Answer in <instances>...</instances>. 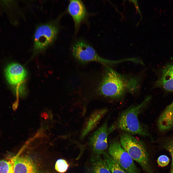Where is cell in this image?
Wrapping results in <instances>:
<instances>
[{
    "label": "cell",
    "mask_w": 173,
    "mask_h": 173,
    "mask_svg": "<svg viewBox=\"0 0 173 173\" xmlns=\"http://www.w3.org/2000/svg\"><path fill=\"white\" fill-rule=\"evenodd\" d=\"M139 84L137 77L121 74L107 67L99 85L98 92L105 97L119 98L126 92L134 93L138 89Z\"/></svg>",
    "instance_id": "1"
},
{
    "label": "cell",
    "mask_w": 173,
    "mask_h": 173,
    "mask_svg": "<svg viewBox=\"0 0 173 173\" xmlns=\"http://www.w3.org/2000/svg\"><path fill=\"white\" fill-rule=\"evenodd\" d=\"M151 99L150 96H148L140 104L125 110L116 123L108 128L109 131L111 132L115 128H118L130 134L150 137L147 127L140 121L138 116L147 106Z\"/></svg>",
    "instance_id": "2"
},
{
    "label": "cell",
    "mask_w": 173,
    "mask_h": 173,
    "mask_svg": "<svg viewBox=\"0 0 173 173\" xmlns=\"http://www.w3.org/2000/svg\"><path fill=\"white\" fill-rule=\"evenodd\" d=\"M119 141L122 147L134 160L139 164L146 173H155L151 165L146 146L144 142L124 132L120 135Z\"/></svg>",
    "instance_id": "3"
},
{
    "label": "cell",
    "mask_w": 173,
    "mask_h": 173,
    "mask_svg": "<svg viewBox=\"0 0 173 173\" xmlns=\"http://www.w3.org/2000/svg\"><path fill=\"white\" fill-rule=\"evenodd\" d=\"M58 18L39 25L36 29L33 39L35 52L43 50L51 45L59 31Z\"/></svg>",
    "instance_id": "4"
},
{
    "label": "cell",
    "mask_w": 173,
    "mask_h": 173,
    "mask_svg": "<svg viewBox=\"0 0 173 173\" xmlns=\"http://www.w3.org/2000/svg\"><path fill=\"white\" fill-rule=\"evenodd\" d=\"M108 154L128 173H140L134 160L122 147L117 138L110 141Z\"/></svg>",
    "instance_id": "5"
},
{
    "label": "cell",
    "mask_w": 173,
    "mask_h": 173,
    "mask_svg": "<svg viewBox=\"0 0 173 173\" xmlns=\"http://www.w3.org/2000/svg\"><path fill=\"white\" fill-rule=\"evenodd\" d=\"M72 52L74 57L83 63L95 61L107 65L118 62V61L110 60L100 57L92 47L82 40H78L74 43L72 47Z\"/></svg>",
    "instance_id": "6"
},
{
    "label": "cell",
    "mask_w": 173,
    "mask_h": 173,
    "mask_svg": "<svg viewBox=\"0 0 173 173\" xmlns=\"http://www.w3.org/2000/svg\"><path fill=\"white\" fill-rule=\"evenodd\" d=\"M107 123L105 122L90 136L89 144L96 155H100L105 152L108 147Z\"/></svg>",
    "instance_id": "7"
},
{
    "label": "cell",
    "mask_w": 173,
    "mask_h": 173,
    "mask_svg": "<svg viewBox=\"0 0 173 173\" xmlns=\"http://www.w3.org/2000/svg\"><path fill=\"white\" fill-rule=\"evenodd\" d=\"M11 160L13 164L14 173H39L36 164L29 156L18 155Z\"/></svg>",
    "instance_id": "8"
},
{
    "label": "cell",
    "mask_w": 173,
    "mask_h": 173,
    "mask_svg": "<svg viewBox=\"0 0 173 173\" xmlns=\"http://www.w3.org/2000/svg\"><path fill=\"white\" fill-rule=\"evenodd\" d=\"M6 78L11 85H16L23 81L27 76L25 69L20 64L13 63L8 65L5 70Z\"/></svg>",
    "instance_id": "9"
},
{
    "label": "cell",
    "mask_w": 173,
    "mask_h": 173,
    "mask_svg": "<svg viewBox=\"0 0 173 173\" xmlns=\"http://www.w3.org/2000/svg\"><path fill=\"white\" fill-rule=\"evenodd\" d=\"M68 11L73 19L75 31H77L81 23L86 15L85 6L80 0H70Z\"/></svg>",
    "instance_id": "10"
},
{
    "label": "cell",
    "mask_w": 173,
    "mask_h": 173,
    "mask_svg": "<svg viewBox=\"0 0 173 173\" xmlns=\"http://www.w3.org/2000/svg\"><path fill=\"white\" fill-rule=\"evenodd\" d=\"M155 85L166 91L173 92V63L167 64L163 68Z\"/></svg>",
    "instance_id": "11"
},
{
    "label": "cell",
    "mask_w": 173,
    "mask_h": 173,
    "mask_svg": "<svg viewBox=\"0 0 173 173\" xmlns=\"http://www.w3.org/2000/svg\"><path fill=\"white\" fill-rule=\"evenodd\" d=\"M159 131L165 132L173 128V99L160 115L157 121Z\"/></svg>",
    "instance_id": "12"
},
{
    "label": "cell",
    "mask_w": 173,
    "mask_h": 173,
    "mask_svg": "<svg viewBox=\"0 0 173 173\" xmlns=\"http://www.w3.org/2000/svg\"><path fill=\"white\" fill-rule=\"evenodd\" d=\"M107 111L106 108L101 109L95 110L91 114L82 131L81 139L83 138L96 126Z\"/></svg>",
    "instance_id": "13"
},
{
    "label": "cell",
    "mask_w": 173,
    "mask_h": 173,
    "mask_svg": "<svg viewBox=\"0 0 173 173\" xmlns=\"http://www.w3.org/2000/svg\"><path fill=\"white\" fill-rule=\"evenodd\" d=\"M92 173H112L106 162L100 155H96L92 159Z\"/></svg>",
    "instance_id": "14"
},
{
    "label": "cell",
    "mask_w": 173,
    "mask_h": 173,
    "mask_svg": "<svg viewBox=\"0 0 173 173\" xmlns=\"http://www.w3.org/2000/svg\"><path fill=\"white\" fill-rule=\"evenodd\" d=\"M104 160L106 162L112 173H128L122 168L106 152L102 154Z\"/></svg>",
    "instance_id": "15"
},
{
    "label": "cell",
    "mask_w": 173,
    "mask_h": 173,
    "mask_svg": "<svg viewBox=\"0 0 173 173\" xmlns=\"http://www.w3.org/2000/svg\"><path fill=\"white\" fill-rule=\"evenodd\" d=\"M0 173H14L13 164L11 160H0Z\"/></svg>",
    "instance_id": "16"
},
{
    "label": "cell",
    "mask_w": 173,
    "mask_h": 173,
    "mask_svg": "<svg viewBox=\"0 0 173 173\" xmlns=\"http://www.w3.org/2000/svg\"><path fill=\"white\" fill-rule=\"evenodd\" d=\"M69 166V165L65 160L60 159L56 161L55 165V168L58 172L63 173L66 171Z\"/></svg>",
    "instance_id": "17"
},
{
    "label": "cell",
    "mask_w": 173,
    "mask_h": 173,
    "mask_svg": "<svg viewBox=\"0 0 173 173\" xmlns=\"http://www.w3.org/2000/svg\"><path fill=\"white\" fill-rule=\"evenodd\" d=\"M164 148L170 153L172 158L171 169H173V138L167 141L164 145Z\"/></svg>",
    "instance_id": "18"
},
{
    "label": "cell",
    "mask_w": 173,
    "mask_h": 173,
    "mask_svg": "<svg viewBox=\"0 0 173 173\" xmlns=\"http://www.w3.org/2000/svg\"><path fill=\"white\" fill-rule=\"evenodd\" d=\"M169 161V158L165 155H162L158 157L157 160L158 165L162 167H165L167 165Z\"/></svg>",
    "instance_id": "19"
},
{
    "label": "cell",
    "mask_w": 173,
    "mask_h": 173,
    "mask_svg": "<svg viewBox=\"0 0 173 173\" xmlns=\"http://www.w3.org/2000/svg\"><path fill=\"white\" fill-rule=\"evenodd\" d=\"M49 128V127L46 121L42 119L41 120L40 128L37 131L42 133L43 131L48 130Z\"/></svg>",
    "instance_id": "20"
},
{
    "label": "cell",
    "mask_w": 173,
    "mask_h": 173,
    "mask_svg": "<svg viewBox=\"0 0 173 173\" xmlns=\"http://www.w3.org/2000/svg\"><path fill=\"white\" fill-rule=\"evenodd\" d=\"M41 116L43 118L46 120L49 119L47 112H42L41 114Z\"/></svg>",
    "instance_id": "21"
},
{
    "label": "cell",
    "mask_w": 173,
    "mask_h": 173,
    "mask_svg": "<svg viewBox=\"0 0 173 173\" xmlns=\"http://www.w3.org/2000/svg\"><path fill=\"white\" fill-rule=\"evenodd\" d=\"M47 112L49 116V119L50 120H52L53 119V115L52 111L50 110H48Z\"/></svg>",
    "instance_id": "22"
},
{
    "label": "cell",
    "mask_w": 173,
    "mask_h": 173,
    "mask_svg": "<svg viewBox=\"0 0 173 173\" xmlns=\"http://www.w3.org/2000/svg\"><path fill=\"white\" fill-rule=\"evenodd\" d=\"M170 173H173V169H171Z\"/></svg>",
    "instance_id": "23"
}]
</instances>
